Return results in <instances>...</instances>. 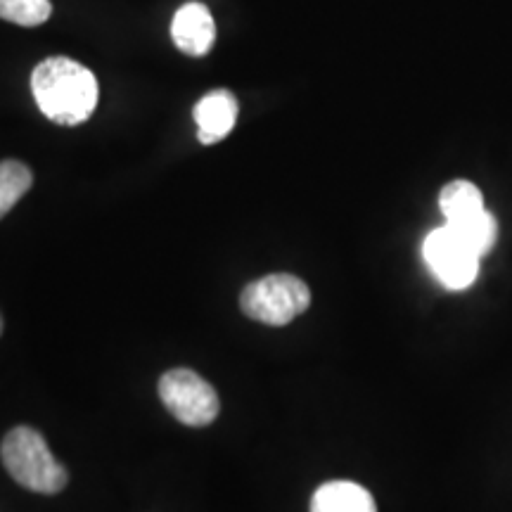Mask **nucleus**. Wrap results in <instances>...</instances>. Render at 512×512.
<instances>
[{
	"mask_svg": "<svg viewBox=\"0 0 512 512\" xmlns=\"http://www.w3.org/2000/svg\"><path fill=\"white\" fill-rule=\"evenodd\" d=\"M31 185H34V174L27 164L17 159L0 162V219L27 195Z\"/></svg>",
	"mask_w": 512,
	"mask_h": 512,
	"instance_id": "11",
	"label": "nucleus"
},
{
	"mask_svg": "<svg viewBox=\"0 0 512 512\" xmlns=\"http://www.w3.org/2000/svg\"><path fill=\"white\" fill-rule=\"evenodd\" d=\"M439 207L444 211L446 221H460L465 216L484 209V197L477 185L470 181H453L448 183L439 195Z\"/></svg>",
	"mask_w": 512,
	"mask_h": 512,
	"instance_id": "10",
	"label": "nucleus"
},
{
	"mask_svg": "<svg viewBox=\"0 0 512 512\" xmlns=\"http://www.w3.org/2000/svg\"><path fill=\"white\" fill-rule=\"evenodd\" d=\"M311 304V290L302 278L292 273H273L249 283L240 294V309L256 323L280 325L292 323Z\"/></svg>",
	"mask_w": 512,
	"mask_h": 512,
	"instance_id": "3",
	"label": "nucleus"
},
{
	"mask_svg": "<svg viewBox=\"0 0 512 512\" xmlns=\"http://www.w3.org/2000/svg\"><path fill=\"white\" fill-rule=\"evenodd\" d=\"M53 15L50 0H0V19L19 27H38Z\"/></svg>",
	"mask_w": 512,
	"mask_h": 512,
	"instance_id": "12",
	"label": "nucleus"
},
{
	"mask_svg": "<svg viewBox=\"0 0 512 512\" xmlns=\"http://www.w3.org/2000/svg\"><path fill=\"white\" fill-rule=\"evenodd\" d=\"M171 36L178 50L185 55L202 57L214 48L216 41V24L207 5L188 3L176 12L171 22Z\"/></svg>",
	"mask_w": 512,
	"mask_h": 512,
	"instance_id": "6",
	"label": "nucleus"
},
{
	"mask_svg": "<svg viewBox=\"0 0 512 512\" xmlns=\"http://www.w3.org/2000/svg\"><path fill=\"white\" fill-rule=\"evenodd\" d=\"M159 399L166 411L188 427H207L221 411L216 389L190 368H174L159 380Z\"/></svg>",
	"mask_w": 512,
	"mask_h": 512,
	"instance_id": "4",
	"label": "nucleus"
},
{
	"mask_svg": "<svg viewBox=\"0 0 512 512\" xmlns=\"http://www.w3.org/2000/svg\"><path fill=\"white\" fill-rule=\"evenodd\" d=\"M311 512H377V505L361 484L328 482L313 494Z\"/></svg>",
	"mask_w": 512,
	"mask_h": 512,
	"instance_id": "8",
	"label": "nucleus"
},
{
	"mask_svg": "<svg viewBox=\"0 0 512 512\" xmlns=\"http://www.w3.org/2000/svg\"><path fill=\"white\" fill-rule=\"evenodd\" d=\"M238 98L230 91H211L195 105L192 117L197 121V138L202 145L221 143L238 121Z\"/></svg>",
	"mask_w": 512,
	"mask_h": 512,
	"instance_id": "7",
	"label": "nucleus"
},
{
	"mask_svg": "<svg viewBox=\"0 0 512 512\" xmlns=\"http://www.w3.org/2000/svg\"><path fill=\"white\" fill-rule=\"evenodd\" d=\"M0 335H3V318H0Z\"/></svg>",
	"mask_w": 512,
	"mask_h": 512,
	"instance_id": "13",
	"label": "nucleus"
},
{
	"mask_svg": "<svg viewBox=\"0 0 512 512\" xmlns=\"http://www.w3.org/2000/svg\"><path fill=\"white\" fill-rule=\"evenodd\" d=\"M0 458L10 477L36 494H57L69 482L67 470L50 453L46 439L31 427L22 425L5 434Z\"/></svg>",
	"mask_w": 512,
	"mask_h": 512,
	"instance_id": "2",
	"label": "nucleus"
},
{
	"mask_svg": "<svg viewBox=\"0 0 512 512\" xmlns=\"http://www.w3.org/2000/svg\"><path fill=\"white\" fill-rule=\"evenodd\" d=\"M38 110L60 126H79L98 105V81L91 69L69 57H48L31 74Z\"/></svg>",
	"mask_w": 512,
	"mask_h": 512,
	"instance_id": "1",
	"label": "nucleus"
},
{
	"mask_svg": "<svg viewBox=\"0 0 512 512\" xmlns=\"http://www.w3.org/2000/svg\"><path fill=\"white\" fill-rule=\"evenodd\" d=\"M422 254H425L430 271L448 290H465L477 280L479 256L453 233L448 223L427 235Z\"/></svg>",
	"mask_w": 512,
	"mask_h": 512,
	"instance_id": "5",
	"label": "nucleus"
},
{
	"mask_svg": "<svg viewBox=\"0 0 512 512\" xmlns=\"http://www.w3.org/2000/svg\"><path fill=\"white\" fill-rule=\"evenodd\" d=\"M446 223L453 228V233H456L458 238L479 256V259H482L484 254H489L496 245L498 223L486 209L475 211V214L465 216V219L460 221H446Z\"/></svg>",
	"mask_w": 512,
	"mask_h": 512,
	"instance_id": "9",
	"label": "nucleus"
}]
</instances>
